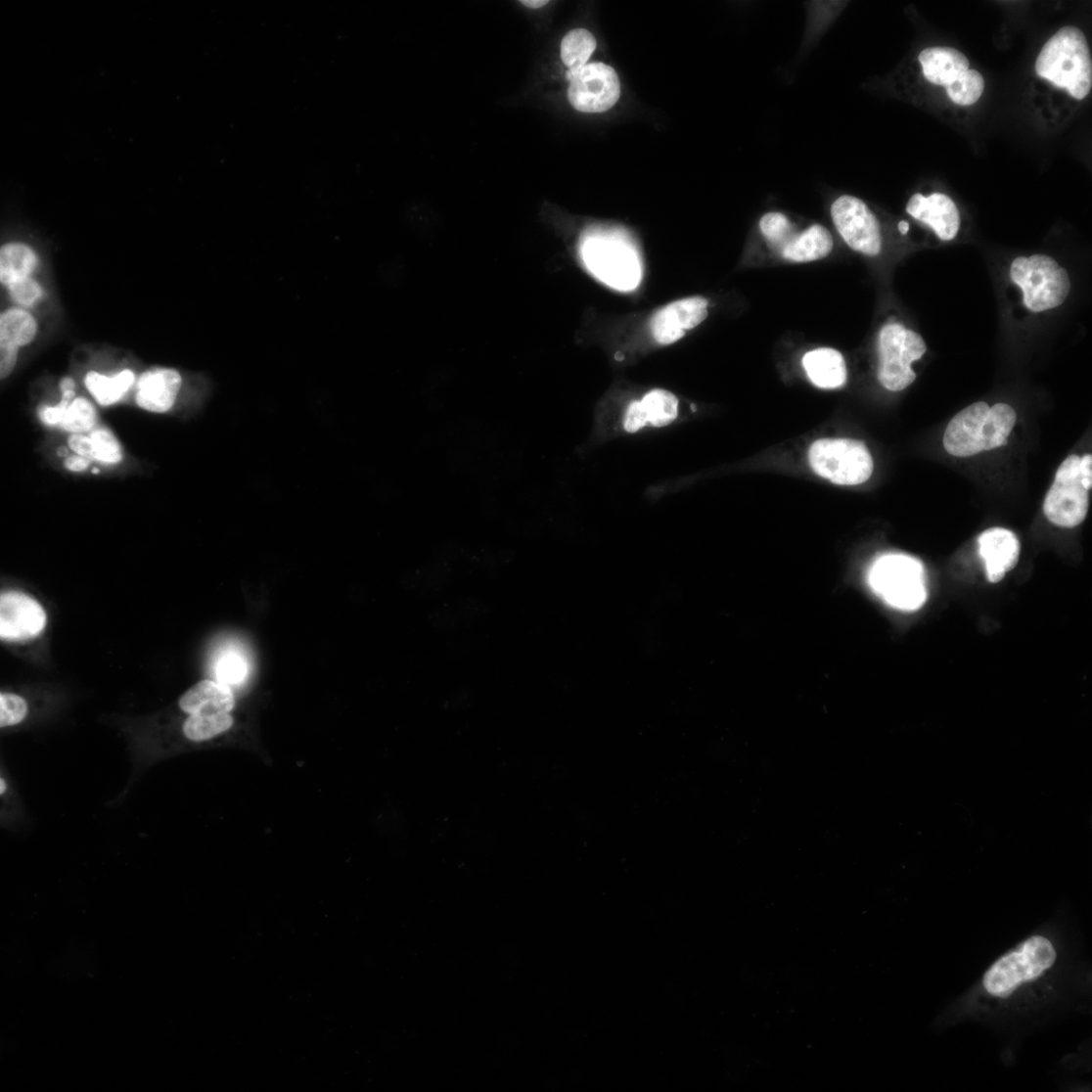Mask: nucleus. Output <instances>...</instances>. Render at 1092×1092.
<instances>
[{
  "instance_id": "nucleus-17",
  "label": "nucleus",
  "mask_w": 1092,
  "mask_h": 1092,
  "mask_svg": "<svg viewBox=\"0 0 1092 1092\" xmlns=\"http://www.w3.org/2000/svg\"><path fill=\"white\" fill-rule=\"evenodd\" d=\"M179 706L191 715L230 713L235 707V697L229 686L204 680L182 695Z\"/></svg>"
},
{
  "instance_id": "nucleus-22",
  "label": "nucleus",
  "mask_w": 1092,
  "mask_h": 1092,
  "mask_svg": "<svg viewBox=\"0 0 1092 1092\" xmlns=\"http://www.w3.org/2000/svg\"><path fill=\"white\" fill-rule=\"evenodd\" d=\"M37 334L35 319L21 309H11L0 318V345L18 350L32 341Z\"/></svg>"
},
{
  "instance_id": "nucleus-3",
  "label": "nucleus",
  "mask_w": 1092,
  "mask_h": 1092,
  "mask_svg": "<svg viewBox=\"0 0 1092 1092\" xmlns=\"http://www.w3.org/2000/svg\"><path fill=\"white\" fill-rule=\"evenodd\" d=\"M868 580L877 596L895 610L916 612L928 598L924 566L912 557L901 554L880 557L872 565Z\"/></svg>"
},
{
  "instance_id": "nucleus-31",
  "label": "nucleus",
  "mask_w": 1092,
  "mask_h": 1092,
  "mask_svg": "<svg viewBox=\"0 0 1092 1092\" xmlns=\"http://www.w3.org/2000/svg\"><path fill=\"white\" fill-rule=\"evenodd\" d=\"M760 228L771 245L775 248H781L782 250L787 243L794 238L792 237V223L780 212L766 214L760 221Z\"/></svg>"
},
{
  "instance_id": "nucleus-14",
  "label": "nucleus",
  "mask_w": 1092,
  "mask_h": 1092,
  "mask_svg": "<svg viewBox=\"0 0 1092 1092\" xmlns=\"http://www.w3.org/2000/svg\"><path fill=\"white\" fill-rule=\"evenodd\" d=\"M906 211L914 219L930 226L940 240H953L960 229L959 210L951 198L934 193L930 197L916 194L910 198Z\"/></svg>"
},
{
  "instance_id": "nucleus-8",
  "label": "nucleus",
  "mask_w": 1092,
  "mask_h": 1092,
  "mask_svg": "<svg viewBox=\"0 0 1092 1092\" xmlns=\"http://www.w3.org/2000/svg\"><path fill=\"white\" fill-rule=\"evenodd\" d=\"M809 464L818 475L841 485H856L872 476L874 464L864 442L821 439L809 449Z\"/></svg>"
},
{
  "instance_id": "nucleus-24",
  "label": "nucleus",
  "mask_w": 1092,
  "mask_h": 1092,
  "mask_svg": "<svg viewBox=\"0 0 1092 1092\" xmlns=\"http://www.w3.org/2000/svg\"><path fill=\"white\" fill-rule=\"evenodd\" d=\"M596 47V39L588 29L574 28L570 30L561 44V57L564 65L569 69H578L585 67Z\"/></svg>"
},
{
  "instance_id": "nucleus-30",
  "label": "nucleus",
  "mask_w": 1092,
  "mask_h": 1092,
  "mask_svg": "<svg viewBox=\"0 0 1092 1092\" xmlns=\"http://www.w3.org/2000/svg\"><path fill=\"white\" fill-rule=\"evenodd\" d=\"M90 438L93 440L95 461L115 465L123 459L120 445L115 436L107 429H97L91 432Z\"/></svg>"
},
{
  "instance_id": "nucleus-25",
  "label": "nucleus",
  "mask_w": 1092,
  "mask_h": 1092,
  "mask_svg": "<svg viewBox=\"0 0 1092 1092\" xmlns=\"http://www.w3.org/2000/svg\"><path fill=\"white\" fill-rule=\"evenodd\" d=\"M649 424L654 428H663L678 416L679 401L674 393L664 389H654L641 401Z\"/></svg>"
},
{
  "instance_id": "nucleus-29",
  "label": "nucleus",
  "mask_w": 1092,
  "mask_h": 1092,
  "mask_svg": "<svg viewBox=\"0 0 1092 1092\" xmlns=\"http://www.w3.org/2000/svg\"><path fill=\"white\" fill-rule=\"evenodd\" d=\"M215 675L218 682L229 687L239 685L248 678L249 663L241 655L235 652H227L217 660Z\"/></svg>"
},
{
  "instance_id": "nucleus-15",
  "label": "nucleus",
  "mask_w": 1092,
  "mask_h": 1092,
  "mask_svg": "<svg viewBox=\"0 0 1092 1092\" xmlns=\"http://www.w3.org/2000/svg\"><path fill=\"white\" fill-rule=\"evenodd\" d=\"M979 555L985 562L987 579L998 583L1008 571L1018 565L1021 543L1017 535L1006 528L993 527L978 537Z\"/></svg>"
},
{
  "instance_id": "nucleus-40",
  "label": "nucleus",
  "mask_w": 1092,
  "mask_h": 1092,
  "mask_svg": "<svg viewBox=\"0 0 1092 1092\" xmlns=\"http://www.w3.org/2000/svg\"><path fill=\"white\" fill-rule=\"evenodd\" d=\"M521 3L533 10L540 9L549 4L548 0H523V2Z\"/></svg>"
},
{
  "instance_id": "nucleus-43",
  "label": "nucleus",
  "mask_w": 1092,
  "mask_h": 1092,
  "mask_svg": "<svg viewBox=\"0 0 1092 1092\" xmlns=\"http://www.w3.org/2000/svg\"><path fill=\"white\" fill-rule=\"evenodd\" d=\"M67 453H68V450L64 447L58 450V455H60V457H65V455Z\"/></svg>"
},
{
  "instance_id": "nucleus-13",
  "label": "nucleus",
  "mask_w": 1092,
  "mask_h": 1092,
  "mask_svg": "<svg viewBox=\"0 0 1092 1092\" xmlns=\"http://www.w3.org/2000/svg\"><path fill=\"white\" fill-rule=\"evenodd\" d=\"M708 316V300L702 296L679 299L654 315L651 331L656 341L662 345L673 344L690 331L701 325Z\"/></svg>"
},
{
  "instance_id": "nucleus-37",
  "label": "nucleus",
  "mask_w": 1092,
  "mask_h": 1092,
  "mask_svg": "<svg viewBox=\"0 0 1092 1092\" xmlns=\"http://www.w3.org/2000/svg\"><path fill=\"white\" fill-rule=\"evenodd\" d=\"M18 350L2 348V362H0V372L2 378H7L14 370L17 362Z\"/></svg>"
},
{
  "instance_id": "nucleus-20",
  "label": "nucleus",
  "mask_w": 1092,
  "mask_h": 1092,
  "mask_svg": "<svg viewBox=\"0 0 1092 1092\" xmlns=\"http://www.w3.org/2000/svg\"><path fill=\"white\" fill-rule=\"evenodd\" d=\"M834 249V239L828 229L813 225L795 236L782 250V256L795 262H810L827 257Z\"/></svg>"
},
{
  "instance_id": "nucleus-39",
  "label": "nucleus",
  "mask_w": 1092,
  "mask_h": 1092,
  "mask_svg": "<svg viewBox=\"0 0 1092 1092\" xmlns=\"http://www.w3.org/2000/svg\"><path fill=\"white\" fill-rule=\"evenodd\" d=\"M90 461L80 457V455H73L66 461V468L71 472H83L89 467Z\"/></svg>"
},
{
  "instance_id": "nucleus-2",
  "label": "nucleus",
  "mask_w": 1092,
  "mask_h": 1092,
  "mask_svg": "<svg viewBox=\"0 0 1092 1092\" xmlns=\"http://www.w3.org/2000/svg\"><path fill=\"white\" fill-rule=\"evenodd\" d=\"M1036 72L1059 88H1066L1076 100L1085 99L1092 87V63L1082 30L1065 26L1040 52Z\"/></svg>"
},
{
  "instance_id": "nucleus-26",
  "label": "nucleus",
  "mask_w": 1092,
  "mask_h": 1092,
  "mask_svg": "<svg viewBox=\"0 0 1092 1092\" xmlns=\"http://www.w3.org/2000/svg\"><path fill=\"white\" fill-rule=\"evenodd\" d=\"M233 723L230 713L193 714L184 724V733L191 741L204 742L229 731Z\"/></svg>"
},
{
  "instance_id": "nucleus-6",
  "label": "nucleus",
  "mask_w": 1092,
  "mask_h": 1092,
  "mask_svg": "<svg viewBox=\"0 0 1092 1092\" xmlns=\"http://www.w3.org/2000/svg\"><path fill=\"white\" fill-rule=\"evenodd\" d=\"M581 256L592 275L615 290L629 292L643 277L639 255L623 240L606 235H588L581 246Z\"/></svg>"
},
{
  "instance_id": "nucleus-42",
  "label": "nucleus",
  "mask_w": 1092,
  "mask_h": 1092,
  "mask_svg": "<svg viewBox=\"0 0 1092 1092\" xmlns=\"http://www.w3.org/2000/svg\"><path fill=\"white\" fill-rule=\"evenodd\" d=\"M898 228L901 234L905 235L909 230V225L907 222H900Z\"/></svg>"
},
{
  "instance_id": "nucleus-18",
  "label": "nucleus",
  "mask_w": 1092,
  "mask_h": 1092,
  "mask_svg": "<svg viewBox=\"0 0 1092 1092\" xmlns=\"http://www.w3.org/2000/svg\"><path fill=\"white\" fill-rule=\"evenodd\" d=\"M928 81L947 86L969 69V61L963 53L950 47H933L919 57Z\"/></svg>"
},
{
  "instance_id": "nucleus-36",
  "label": "nucleus",
  "mask_w": 1092,
  "mask_h": 1092,
  "mask_svg": "<svg viewBox=\"0 0 1092 1092\" xmlns=\"http://www.w3.org/2000/svg\"><path fill=\"white\" fill-rule=\"evenodd\" d=\"M68 444L69 447L77 453V455H80V457H83L89 461H95L94 444L90 436L73 434L69 437Z\"/></svg>"
},
{
  "instance_id": "nucleus-7",
  "label": "nucleus",
  "mask_w": 1092,
  "mask_h": 1092,
  "mask_svg": "<svg viewBox=\"0 0 1092 1092\" xmlns=\"http://www.w3.org/2000/svg\"><path fill=\"white\" fill-rule=\"evenodd\" d=\"M926 352V342L917 332L898 323L885 326L879 334V382L891 391L903 390L917 379L912 363Z\"/></svg>"
},
{
  "instance_id": "nucleus-21",
  "label": "nucleus",
  "mask_w": 1092,
  "mask_h": 1092,
  "mask_svg": "<svg viewBox=\"0 0 1092 1092\" xmlns=\"http://www.w3.org/2000/svg\"><path fill=\"white\" fill-rule=\"evenodd\" d=\"M37 262L35 252L29 248L20 243L5 246L0 251V280L9 288L26 280Z\"/></svg>"
},
{
  "instance_id": "nucleus-34",
  "label": "nucleus",
  "mask_w": 1092,
  "mask_h": 1092,
  "mask_svg": "<svg viewBox=\"0 0 1092 1092\" xmlns=\"http://www.w3.org/2000/svg\"><path fill=\"white\" fill-rule=\"evenodd\" d=\"M75 397L74 390L63 392V400L56 407L45 406L39 410V417L48 427H56L63 422L66 413Z\"/></svg>"
},
{
  "instance_id": "nucleus-11",
  "label": "nucleus",
  "mask_w": 1092,
  "mask_h": 1092,
  "mask_svg": "<svg viewBox=\"0 0 1092 1092\" xmlns=\"http://www.w3.org/2000/svg\"><path fill=\"white\" fill-rule=\"evenodd\" d=\"M831 212L835 226L849 248L869 256L882 251L878 221L864 202L842 196L835 201Z\"/></svg>"
},
{
  "instance_id": "nucleus-16",
  "label": "nucleus",
  "mask_w": 1092,
  "mask_h": 1092,
  "mask_svg": "<svg viewBox=\"0 0 1092 1092\" xmlns=\"http://www.w3.org/2000/svg\"><path fill=\"white\" fill-rule=\"evenodd\" d=\"M180 387L181 377L174 370L148 371L138 381L136 402L146 411L165 413L174 405Z\"/></svg>"
},
{
  "instance_id": "nucleus-38",
  "label": "nucleus",
  "mask_w": 1092,
  "mask_h": 1092,
  "mask_svg": "<svg viewBox=\"0 0 1092 1092\" xmlns=\"http://www.w3.org/2000/svg\"><path fill=\"white\" fill-rule=\"evenodd\" d=\"M1079 469H1080L1082 485H1083V487L1086 491H1090L1091 488H1092V457H1091V454H1086V455H1084L1083 458L1080 459Z\"/></svg>"
},
{
  "instance_id": "nucleus-35",
  "label": "nucleus",
  "mask_w": 1092,
  "mask_h": 1092,
  "mask_svg": "<svg viewBox=\"0 0 1092 1092\" xmlns=\"http://www.w3.org/2000/svg\"><path fill=\"white\" fill-rule=\"evenodd\" d=\"M649 424L648 417L640 401L629 404L624 417V430L629 433L640 432Z\"/></svg>"
},
{
  "instance_id": "nucleus-32",
  "label": "nucleus",
  "mask_w": 1092,
  "mask_h": 1092,
  "mask_svg": "<svg viewBox=\"0 0 1092 1092\" xmlns=\"http://www.w3.org/2000/svg\"><path fill=\"white\" fill-rule=\"evenodd\" d=\"M27 713L23 698L12 693L0 695V726L8 727L22 722Z\"/></svg>"
},
{
  "instance_id": "nucleus-19",
  "label": "nucleus",
  "mask_w": 1092,
  "mask_h": 1092,
  "mask_svg": "<svg viewBox=\"0 0 1092 1092\" xmlns=\"http://www.w3.org/2000/svg\"><path fill=\"white\" fill-rule=\"evenodd\" d=\"M802 362L808 378L818 387L837 388L846 381L844 359L835 349H815L806 353Z\"/></svg>"
},
{
  "instance_id": "nucleus-45",
  "label": "nucleus",
  "mask_w": 1092,
  "mask_h": 1092,
  "mask_svg": "<svg viewBox=\"0 0 1092 1092\" xmlns=\"http://www.w3.org/2000/svg\"><path fill=\"white\" fill-rule=\"evenodd\" d=\"M99 473H100V470H98V469L93 470V474H99Z\"/></svg>"
},
{
  "instance_id": "nucleus-28",
  "label": "nucleus",
  "mask_w": 1092,
  "mask_h": 1092,
  "mask_svg": "<svg viewBox=\"0 0 1092 1092\" xmlns=\"http://www.w3.org/2000/svg\"><path fill=\"white\" fill-rule=\"evenodd\" d=\"M97 420L95 406L84 398H76L69 405L60 427L73 434H81L93 430Z\"/></svg>"
},
{
  "instance_id": "nucleus-9",
  "label": "nucleus",
  "mask_w": 1092,
  "mask_h": 1092,
  "mask_svg": "<svg viewBox=\"0 0 1092 1092\" xmlns=\"http://www.w3.org/2000/svg\"><path fill=\"white\" fill-rule=\"evenodd\" d=\"M1079 465L1080 458L1076 454L1062 463L1045 498V516L1057 526L1076 527L1086 519L1088 491L1082 485Z\"/></svg>"
},
{
  "instance_id": "nucleus-1",
  "label": "nucleus",
  "mask_w": 1092,
  "mask_h": 1092,
  "mask_svg": "<svg viewBox=\"0 0 1092 1092\" xmlns=\"http://www.w3.org/2000/svg\"><path fill=\"white\" fill-rule=\"evenodd\" d=\"M1016 422V411L1008 404L998 403L990 408L984 402L975 403L951 420L944 447L954 457L969 458L1006 446Z\"/></svg>"
},
{
  "instance_id": "nucleus-27",
  "label": "nucleus",
  "mask_w": 1092,
  "mask_h": 1092,
  "mask_svg": "<svg viewBox=\"0 0 1092 1092\" xmlns=\"http://www.w3.org/2000/svg\"><path fill=\"white\" fill-rule=\"evenodd\" d=\"M946 89L949 98L955 104L971 106L981 98L984 90V79L978 71L968 69L947 85Z\"/></svg>"
},
{
  "instance_id": "nucleus-44",
  "label": "nucleus",
  "mask_w": 1092,
  "mask_h": 1092,
  "mask_svg": "<svg viewBox=\"0 0 1092 1092\" xmlns=\"http://www.w3.org/2000/svg\"><path fill=\"white\" fill-rule=\"evenodd\" d=\"M0 784H2V788H0V789H2V792H0V794L4 795L5 792H6V789H7V785L4 781V779H2V781H0Z\"/></svg>"
},
{
  "instance_id": "nucleus-33",
  "label": "nucleus",
  "mask_w": 1092,
  "mask_h": 1092,
  "mask_svg": "<svg viewBox=\"0 0 1092 1092\" xmlns=\"http://www.w3.org/2000/svg\"><path fill=\"white\" fill-rule=\"evenodd\" d=\"M12 297L22 306H32L43 296L42 288L35 281L26 279L10 288Z\"/></svg>"
},
{
  "instance_id": "nucleus-41",
  "label": "nucleus",
  "mask_w": 1092,
  "mask_h": 1092,
  "mask_svg": "<svg viewBox=\"0 0 1092 1092\" xmlns=\"http://www.w3.org/2000/svg\"><path fill=\"white\" fill-rule=\"evenodd\" d=\"M60 388H61V391H63V392L68 391V390H74L75 383L72 379L66 378L63 381H61Z\"/></svg>"
},
{
  "instance_id": "nucleus-23",
  "label": "nucleus",
  "mask_w": 1092,
  "mask_h": 1092,
  "mask_svg": "<svg viewBox=\"0 0 1092 1092\" xmlns=\"http://www.w3.org/2000/svg\"><path fill=\"white\" fill-rule=\"evenodd\" d=\"M135 382L133 372L126 370L112 378L90 372L85 377V386L102 406L116 403L130 389Z\"/></svg>"
},
{
  "instance_id": "nucleus-4",
  "label": "nucleus",
  "mask_w": 1092,
  "mask_h": 1092,
  "mask_svg": "<svg viewBox=\"0 0 1092 1092\" xmlns=\"http://www.w3.org/2000/svg\"><path fill=\"white\" fill-rule=\"evenodd\" d=\"M1011 279L1023 291L1024 305L1035 313L1061 306L1071 291L1068 270L1042 254L1016 258Z\"/></svg>"
},
{
  "instance_id": "nucleus-12",
  "label": "nucleus",
  "mask_w": 1092,
  "mask_h": 1092,
  "mask_svg": "<svg viewBox=\"0 0 1092 1092\" xmlns=\"http://www.w3.org/2000/svg\"><path fill=\"white\" fill-rule=\"evenodd\" d=\"M47 622L43 607L23 593L8 592L0 597V636L9 642L32 640Z\"/></svg>"
},
{
  "instance_id": "nucleus-10",
  "label": "nucleus",
  "mask_w": 1092,
  "mask_h": 1092,
  "mask_svg": "<svg viewBox=\"0 0 1092 1092\" xmlns=\"http://www.w3.org/2000/svg\"><path fill=\"white\" fill-rule=\"evenodd\" d=\"M568 99L576 111L604 113L616 105L621 94L619 77L610 66L594 63L578 69H569Z\"/></svg>"
},
{
  "instance_id": "nucleus-5",
  "label": "nucleus",
  "mask_w": 1092,
  "mask_h": 1092,
  "mask_svg": "<svg viewBox=\"0 0 1092 1092\" xmlns=\"http://www.w3.org/2000/svg\"><path fill=\"white\" fill-rule=\"evenodd\" d=\"M1055 961L1056 951L1050 940L1031 936L988 969L983 986L992 996L1008 997L1023 983L1042 976Z\"/></svg>"
}]
</instances>
